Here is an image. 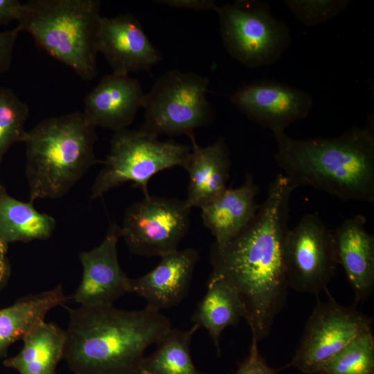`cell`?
I'll use <instances>...</instances> for the list:
<instances>
[{"label": "cell", "mask_w": 374, "mask_h": 374, "mask_svg": "<svg viewBox=\"0 0 374 374\" xmlns=\"http://www.w3.org/2000/svg\"><path fill=\"white\" fill-rule=\"evenodd\" d=\"M362 215L345 220L334 231L339 264L343 267L356 302L364 301L374 287V236Z\"/></svg>", "instance_id": "cell-18"}, {"label": "cell", "mask_w": 374, "mask_h": 374, "mask_svg": "<svg viewBox=\"0 0 374 374\" xmlns=\"http://www.w3.org/2000/svg\"><path fill=\"white\" fill-rule=\"evenodd\" d=\"M198 260L199 253L193 248L163 256L152 270L131 278V292L145 300L148 310L161 312L172 308L188 295Z\"/></svg>", "instance_id": "cell-15"}, {"label": "cell", "mask_w": 374, "mask_h": 374, "mask_svg": "<svg viewBox=\"0 0 374 374\" xmlns=\"http://www.w3.org/2000/svg\"><path fill=\"white\" fill-rule=\"evenodd\" d=\"M154 2L172 8L188 9L195 11H215L217 8L215 1L212 0H158Z\"/></svg>", "instance_id": "cell-30"}, {"label": "cell", "mask_w": 374, "mask_h": 374, "mask_svg": "<svg viewBox=\"0 0 374 374\" xmlns=\"http://www.w3.org/2000/svg\"><path fill=\"white\" fill-rule=\"evenodd\" d=\"M274 159L296 189L309 186L343 201L374 203V121L332 138L273 134Z\"/></svg>", "instance_id": "cell-3"}, {"label": "cell", "mask_w": 374, "mask_h": 374, "mask_svg": "<svg viewBox=\"0 0 374 374\" xmlns=\"http://www.w3.org/2000/svg\"><path fill=\"white\" fill-rule=\"evenodd\" d=\"M284 5L305 26L323 24L346 10L348 0H285Z\"/></svg>", "instance_id": "cell-27"}, {"label": "cell", "mask_w": 374, "mask_h": 374, "mask_svg": "<svg viewBox=\"0 0 374 374\" xmlns=\"http://www.w3.org/2000/svg\"><path fill=\"white\" fill-rule=\"evenodd\" d=\"M68 298L61 285L39 294L18 299L9 307L0 310V359L8 348L37 325L44 321L53 308L64 304Z\"/></svg>", "instance_id": "cell-21"}, {"label": "cell", "mask_w": 374, "mask_h": 374, "mask_svg": "<svg viewBox=\"0 0 374 374\" xmlns=\"http://www.w3.org/2000/svg\"><path fill=\"white\" fill-rule=\"evenodd\" d=\"M190 209L185 200L144 197L126 210L121 238L139 256L161 257L174 252L188 232Z\"/></svg>", "instance_id": "cell-10"}, {"label": "cell", "mask_w": 374, "mask_h": 374, "mask_svg": "<svg viewBox=\"0 0 374 374\" xmlns=\"http://www.w3.org/2000/svg\"><path fill=\"white\" fill-rule=\"evenodd\" d=\"M243 317V306L236 292L224 280L208 278L206 293L198 303L191 321L206 330L218 355L222 332L237 325Z\"/></svg>", "instance_id": "cell-22"}, {"label": "cell", "mask_w": 374, "mask_h": 374, "mask_svg": "<svg viewBox=\"0 0 374 374\" xmlns=\"http://www.w3.org/2000/svg\"><path fill=\"white\" fill-rule=\"evenodd\" d=\"M191 150L184 168L189 175L187 205L202 208L227 187L231 168L230 152L223 137L202 147L191 139Z\"/></svg>", "instance_id": "cell-19"}, {"label": "cell", "mask_w": 374, "mask_h": 374, "mask_svg": "<svg viewBox=\"0 0 374 374\" xmlns=\"http://www.w3.org/2000/svg\"><path fill=\"white\" fill-rule=\"evenodd\" d=\"M96 48L112 73L119 75L148 71L162 59L139 20L130 13L100 17Z\"/></svg>", "instance_id": "cell-14"}, {"label": "cell", "mask_w": 374, "mask_h": 374, "mask_svg": "<svg viewBox=\"0 0 374 374\" xmlns=\"http://www.w3.org/2000/svg\"><path fill=\"white\" fill-rule=\"evenodd\" d=\"M199 328L196 324L183 330L171 328L157 343V349L145 357L139 374H206L193 362L190 345Z\"/></svg>", "instance_id": "cell-24"}, {"label": "cell", "mask_w": 374, "mask_h": 374, "mask_svg": "<svg viewBox=\"0 0 374 374\" xmlns=\"http://www.w3.org/2000/svg\"><path fill=\"white\" fill-rule=\"evenodd\" d=\"M21 31L23 29L19 24L12 30L0 31V73L10 69L15 44Z\"/></svg>", "instance_id": "cell-29"}, {"label": "cell", "mask_w": 374, "mask_h": 374, "mask_svg": "<svg viewBox=\"0 0 374 374\" xmlns=\"http://www.w3.org/2000/svg\"><path fill=\"white\" fill-rule=\"evenodd\" d=\"M28 115L27 104L12 90L0 85V167L10 148L16 143H24Z\"/></svg>", "instance_id": "cell-26"}, {"label": "cell", "mask_w": 374, "mask_h": 374, "mask_svg": "<svg viewBox=\"0 0 374 374\" xmlns=\"http://www.w3.org/2000/svg\"><path fill=\"white\" fill-rule=\"evenodd\" d=\"M315 374H374V337L367 331L325 362Z\"/></svg>", "instance_id": "cell-25"}, {"label": "cell", "mask_w": 374, "mask_h": 374, "mask_svg": "<svg viewBox=\"0 0 374 374\" xmlns=\"http://www.w3.org/2000/svg\"><path fill=\"white\" fill-rule=\"evenodd\" d=\"M63 359L75 374H139L144 353L171 328L161 312L113 305L69 309Z\"/></svg>", "instance_id": "cell-2"}, {"label": "cell", "mask_w": 374, "mask_h": 374, "mask_svg": "<svg viewBox=\"0 0 374 374\" xmlns=\"http://www.w3.org/2000/svg\"><path fill=\"white\" fill-rule=\"evenodd\" d=\"M55 226L52 216L37 211L30 201L24 202L14 198L0 186L1 243L46 240Z\"/></svg>", "instance_id": "cell-23"}, {"label": "cell", "mask_w": 374, "mask_h": 374, "mask_svg": "<svg viewBox=\"0 0 374 374\" xmlns=\"http://www.w3.org/2000/svg\"><path fill=\"white\" fill-rule=\"evenodd\" d=\"M295 188L278 173L251 222L222 250L211 247L209 278L224 280L238 294L244 320L258 342L267 337L288 287L283 246Z\"/></svg>", "instance_id": "cell-1"}, {"label": "cell", "mask_w": 374, "mask_h": 374, "mask_svg": "<svg viewBox=\"0 0 374 374\" xmlns=\"http://www.w3.org/2000/svg\"><path fill=\"white\" fill-rule=\"evenodd\" d=\"M215 12L226 51L247 67L273 64L290 46L289 27L265 3L238 0L217 6Z\"/></svg>", "instance_id": "cell-8"}, {"label": "cell", "mask_w": 374, "mask_h": 374, "mask_svg": "<svg viewBox=\"0 0 374 374\" xmlns=\"http://www.w3.org/2000/svg\"><path fill=\"white\" fill-rule=\"evenodd\" d=\"M121 228L111 224L103 242L96 247L80 253L82 280L73 299L82 306L113 305L131 292L130 280L121 269L117 256Z\"/></svg>", "instance_id": "cell-13"}, {"label": "cell", "mask_w": 374, "mask_h": 374, "mask_svg": "<svg viewBox=\"0 0 374 374\" xmlns=\"http://www.w3.org/2000/svg\"><path fill=\"white\" fill-rule=\"evenodd\" d=\"M96 127L83 112L46 118L28 131L26 176L30 202L64 196L98 160Z\"/></svg>", "instance_id": "cell-4"}, {"label": "cell", "mask_w": 374, "mask_h": 374, "mask_svg": "<svg viewBox=\"0 0 374 374\" xmlns=\"http://www.w3.org/2000/svg\"><path fill=\"white\" fill-rule=\"evenodd\" d=\"M235 374H278V373L267 364L259 353L258 341L252 338L249 355Z\"/></svg>", "instance_id": "cell-28"}, {"label": "cell", "mask_w": 374, "mask_h": 374, "mask_svg": "<svg viewBox=\"0 0 374 374\" xmlns=\"http://www.w3.org/2000/svg\"><path fill=\"white\" fill-rule=\"evenodd\" d=\"M22 340L21 350L6 359L5 366L14 368L20 374H55L56 366L64 356L65 330L44 321Z\"/></svg>", "instance_id": "cell-20"}, {"label": "cell", "mask_w": 374, "mask_h": 374, "mask_svg": "<svg viewBox=\"0 0 374 374\" xmlns=\"http://www.w3.org/2000/svg\"><path fill=\"white\" fill-rule=\"evenodd\" d=\"M24 3L18 0H0V24H7L13 20H21Z\"/></svg>", "instance_id": "cell-31"}, {"label": "cell", "mask_w": 374, "mask_h": 374, "mask_svg": "<svg viewBox=\"0 0 374 374\" xmlns=\"http://www.w3.org/2000/svg\"><path fill=\"white\" fill-rule=\"evenodd\" d=\"M8 244L0 242V290L6 285L10 274V265L7 257Z\"/></svg>", "instance_id": "cell-32"}, {"label": "cell", "mask_w": 374, "mask_h": 374, "mask_svg": "<svg viewBox=\"0 0 374 374\" xmlns=\"http://www.w3.org/2000/svg\"><path fill=\"white\" fill-rule=\"evenodd\" d=\"M99 0H30L18 22L37 46L82 80L98 75Z\"/></svg>", "instance_id": "cell-5"}, {"label": "cell", "mask_w": 374, "mask_h": 374, "mask_svg": "<svg viewBox=\"0 0 374 374\" xmlns=\"http://www.w3.org/2000/svg\"><path fill=\"white\" fill-rule=\"evenodd\" d=\"M191 146L174 141H159L140 130L114 132L109 152L91 188V199L101 197L109 190L127 182L150 195L148 184L157 173L184 167Z\"/></svg>", "instance_id": "cell-6"}, {"label": "cell", "mask_w": 374, "mask_h": 374, "mask_svg": "<svg viewBox=\"0 0 374 374\" xmlns=\"http://www.w3.org/2000/svg\"><path fill=\"white\" fill-rule=\"evenodd\" d=\"M328 300L318 302L306 323L300 344L291 362L304 373L315 374L328 359L359 335L371 330L372 319L355 305L338 303L327 288Z\"/></svg>", "instance_id": "cell-11"}, {"label": "cell", "mask_w": 374, "mask_h": 374, "mask_svg": "<svg viewBox=\"0 0 374 374\" xmlns=\"http://www.w3.org/2000/svg\"><path fill=\"white\" fill-rule=\"evenodd\" d=\"M145 98L138 80L112 73L103 76L85 96L83 113L96 127L116 132L132 124Z\"/></svg>", "instance_id": "cell-16"}, {"label": "cell", "mask_w": 374, "mask_h": 374, "mask_svg": "<svg viewBox=\"0 0 374 374\" xmlns=\"http://www.w3.org/2000/svg\"><path fill=\"white\" fill-rule=\"evenodd\" d=\"M283 260L289 287L314 294L324 290L339 264L334 231L318 215H303L287 232Z\"/></svg>", "instance_id": "cell-9"}, {"label": "cell", "mask_w": 374, "mask_h": 374, "mask_svg": "<svg viewBox=\"0 0 374 374\" xmlns=\"http://www.w3.org/2000/svg\"><path fill=\"white\" fill-rule=\"evenodd\" d=\"M258 193L253 178L247 174L242 185L226 188L201 208L203 223L215 238L213 248L222 250L251 222L260 205L256 201Z\"/></svg>", "instance_id": "cell-17"}, {"label": "cell", "mask_w": 374, "mask_h": 374, "mask_svg": "<svg viewBox=\"0 0 374 374\" xmlns=\"http://www.w3.org/2000/svg\"><path fill=\"white\" fill-rule=\"evenodd\" d=\"M56 374V373H55Z\"/></svg>", "instance_id": "cell-33"}, {"label": "cell", "mask_w": 374, "mask_h": 374, "mask_svg": "<svg viewBox=\"0 0 374 374\" xmlns=\"http://www.w3.org/2000/svg\"><path fill=\"white\" fill-rule=\"evenodd\" d=\"M208 84V78L202 75L168 71L145 94L141 129L155 137L185 134L195 138L193 131L214 118V108L207 98Z\"/></svg>", "instance_id": "cell-7"}, {"label": "cell", "mask_w": 374, "mask_h": 374, "mask_svg": "<svg viewBox=\"0 0 374 374\" xmlns=\"http://www.w3.org/2000/svg\"><path fill=\"white\" fill-rule=\"evenodd\" d=\"M230 101L273 134L285 132L292 123L305 118L313 106L308 92L267 78L243 84L230 96Z\"/></svg>", "instance_id": "cell-12"}]
</instances>
